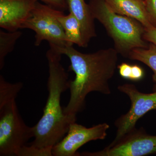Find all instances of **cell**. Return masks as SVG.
Returning <instances> with one entry per match:
<instances>
[{
	"label": "cell",
	"mask_w": 156,
	"mask_h": 156,
	"mask_svg": "<svg viewBox=\"0 0 156 156\" xmlns=\"http://www.w3.org/2000/svg\"><path fill=\"white\" fill-rule=\"evenodd\" d=\"M62 56L52 46L46 53L49 66L48 96L43 115L33 126L34 140L30 144L52 154L53 147L66 135L71 124L76 121V117L65 114L61 105L62 94L69 87L68 74L61 64Z\"/></svg>",
	"instance_id": "2"
},
{
	"label": "cell",
	"mask_w": 156,
	"mask_h": 156,
	"mask_svg": "<svg viewBox=\"0 0 156 156\" xmlns=\"http://www.w3.org/2000/svg\"><path fill=\"white\" fill-rule=\"evenodd\" d=\"M45 5L58 11L64 12L68 9L67 0H39Z\"/></svg>",
	"instance_id": "17"
},
{
	"label": "cell",
	"mask_w": 156,
	"mask_h": 156,
	"mask_svg": "<svg viewBox=\"0 0 156 156\" xmlns=\"http://www.w3.org/2000/svg\"><path fill=\"white\" fill-rule=\"evenodd\" d=\"M39 0H0V27L9 31L21 28Z\"/></svg>",
	"instance_id": "9"
},
{
	"label": "cell",
	"mask_w": 156,
	"mask_h": 156,
	"mask_svg": "<svg viewBox=\"0 0 156 156\" xmlns=\"http://www.w3.org/2000/svg\"><path fill=\"white\" fill-rule=\"evenodd\" d=\"M144 75V71L142 68L137 65H132V69L130 80L134 81L140 80L143 78Z\"/></svg>",
	"instance_id": "19"
},
{
	"label": "cell",
	"mask_w": 156,
	"mask_h": 156,
	"mask_svg": "<svg viewBox=\"0 0 156 156\" xmlns=\"http://www.w3.org/2000/svg\"><path fill=\"white\" fill-rule=\"evenodd\" d=\"M61 11L38 2L20 29H28L35 33V45L38 47L43 41L57 48L69 44L62 26L57 18Z\"/></svg>",
	"instance_id": "5"
},
{
	"label": "cell",
	"mask_w": 156,
	"mask_h": 156,
	"mask_svg": "<svg viewBox=\"0 0 156 156\" xmlns=\"http://www.w3.org/2000/svg\"><path fill=\"white\" fill-rule=\"evenodd\" d=\"M57 18L63 29L69 44L73 46L75 44L84 48L80 23L75 15L71 12L65 15L60 11Z\"/></svg>",
	"instance_id": "12"
},
{
	"label": "cell",
	"mask_w": 156,
	"mask_h": 156,
	"mask_svg": "<svg viewBox=\"0 0 156 156\" xmlns=\"http://www.w3.org/2000/svg\"><path fill=\"white\" fill-rule=\"evenodd\" d=\"M21 35L22 33L18 30L5 32L0 30V69L4 67L5 58L13 51L17 41Z\"/></svg>",
	"instance_id": "14"
},
{
	"label": "cell",
	"mask_w": 156,
	"mask_h": 156,
	"mask_svg": "<svg viewBox=\"0 0 156 156\" xmlns=\"http://www.w3.org/2000/svg\"><path fill=\"white\" fill-rule=\"evenodd\" d=\"M53 47L62 55L68 57L70 62L69 71L75 74L74 80H69L70 95L67 105L63 108L65 114L76 118L78 113L85 108L86 98L91 92L111 94L109 82L118 67L119 53L115 48L84 53L73 46Z\"/></svg>",
	"instance_id": "1"
},
{
	"label": "cell",
	"mask_w": 156,
	"mask_h": 156,
	"mask_svg": "<svg viewBox=\"0 0 156 156\" xmlns=\"http://www.w3.org/2000/svg\"><path fill=\"white\" fill-rule=\"evenodd\" d=\"M89 5L93 18L103 25L119 54L128 58L134 49L148 47L143 37L145 27L139 21L115 13L105 0H90Z\"/></svg>",
	"instance_id": "4"
},
{
	"label": "cell",
	"mask_w": 156,
	"mask_h": 156,
	"mask_svg": "<svg viewBox=\"0 0 156 156\" xmlns=\"http://www.w3.org/2000/svg\"><path fill=\"white\" fill-rule=\"evenodd\" d=\"M128 58L136 60L147 66L152 70V80L154 83L153 91H156V46L149 43L147 48H136L132 50Z\"/></svg>",
	"instance_id": "13"
},
{
	"label": "cell",
	"mask_w": 156,
	"mask_h": 156,
	"mask_svg": "<svg viewBox=\"0 0 156 156\" xmlns=\"http://www.w3.org/2000/svg\"><path fill=\"white\" fill-rule=\"evenodd\" d=\"M84 156H144L156 154V135L147 134L143 128H134L119 140L102 150L84 152Z\"/></svg>",
	"instance_id": "7"
},
{
	"label": "cell",
	"mask_w": 156,
	"mask_h": 156,
	"mask_svg": "<svg viewBox=\"0 0 156 156\" xmlns=\"http://www.w3.org/2000/svg\"><path fill=\"white\" fill-rule=\"evenodd\" d=\"M118 90L128 96L131 101L129 111L115 122L116 134L112 143L119 140L129 131L136 128L140 119L148 112L156 110V91L151 93L140 92L133 84L119 85Z\"/></svg>",
	"instance_id": "6"
},
{
	"label": "cell",
	"mask_w": 156,
	"mask_h": 156,
	"mask_svg": "<svg viewBox=\"0 0 156 156\" xmlns=\"http://www.w3.org/2000/svg\"><path fill=\"white\" fill-rule=\"evenodd\" d=\"M143 37L146 41L152 43L156 46V28H145Z\"/></svg>",
	"instance_id": "20"
},
{
	"label": "cell",
	"mask_w": 156,
	"mask_h": 156,
	"mask_svg": "<svg viewBox=\"0 0 156 156\" xmlns=\"http://www.w3.org/2000/svg\"><path fill=\"white\" fill-rule=\"evenodd\" d=\"M23 87L21 82L11 83L0 75V156H18L27 143L34 137L33 127L24 122L16 98Z\"/></svg>",
	"instance_id": "3"
},
{
	"label": "cell",
	"mask_w": 156,
	"mask_h": 156,
	"mask_svg": "<svg viewBox=\"0 0 156 156\" xmlns=\"http://www.w3.org/2000/svg\"><path fill=\"white\" fill-rule=\"evenodd\" d=\"M145 2L150 22L156 28V0H145Z\"/></svg>",
	"instance_id": "16"
},
{
	"label": "cell",
	"mask_w": 156,
	"mask_h": 156,
	"mask_svg": "<svg viewBox=\"0 0 156 156\" xmlns=\"http://www.w3.org/2000/svg\"><path fill=\"white\" fill-rule=\"evenodd\" d=\"M110 126L106 123L91 128L77 124H71L67 134L52 149L54 156H80L78 150L90 141L106 138Z\"/></svg>",
	"instance_id": "8"
},
{
	"label": "cell",
	"mask_w": 156,
	"mask_h": 156,
	"mask_svg": "<svg viewBox=\"0 0 156 156\" xmlns=\"http://www.w3.org/2000/svg\"><path fill=\"white\" fill-rule=\"evenodd\" d=\"M115 13L136 20L145 28L153 27L149 20L145 0H105Z\"/></svg>",
	"instance_id": "10"
},
{
	"label": "cell",
	"mask_w": 156,
	"mask_h": 156,
	"mask_svg": "<svg viewBox=\"0 0 156 156\" xmlns=\"http://www.w3.org/2000/svg\"><path fill=\"white\" fill-rule=\"evenodd\" d=\"M52 154L47 151L34 147L32 146L25 145L19 152L18 156H52Z\"/></svg>",
	"instance_id": "15"
},
{
	"label": "cell",
	"mask_w": 156,
	"mask_h": 156,
	"mask_svg": "<svg viewBox=\"0 0 156 156\" xmlns=\"http://www.w3.org/2000/svg\"><path fill=\"white\" fill-rule=\"evenodd\" d=\"M69 12L78 20L81 27L84 48L89 44L90 40L97 36L94 18L90 11L89 4L85 0H67Z\"/></svg>",
	"instance_id": "11"
},
{
	"label": "cell",
	"mask_w": 156,
	"mask_h": 156,
	"mask_svg": "<svg viewBox=\"0 0 156 156\" xmlns=\"http://www.w3.org/2000/svg\"><path fill=\"white\" fill-rule=\"evenodd\" d=\"M119 73L121 77L127 80H130L132 65L126 62H122L118 66Z\"/></svg>",
	"instance_id": "18"
}]
</instances>
